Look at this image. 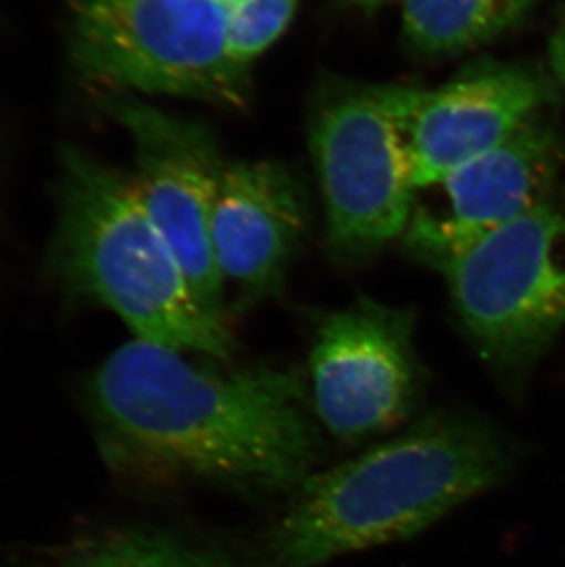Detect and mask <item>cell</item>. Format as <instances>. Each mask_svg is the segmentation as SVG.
Instances as JSON below:
<instances>
[{"instance_id":"1","label":"cell","mask_w":565,"mask_h":567,"mask_svg":"<svg viewBox=\"0 0 565 567\" xmlns=\"http://www.w3.org/2000/svg\"><path fill=\"white\" fill-rule=\"evenodd\" d=\"M86 401L109 454L129 468L263 493L298 491L323 450L296 371H223L133 340L94 371Z\"/></svg>"},{"instance_id":"2","label":"cell","mask_w":565,"mask_h":567,"mask_svg":"<svg viewBox=\"0 0 565 567\" xmlns=\"http://www.w3.org/2000/svg\"><path fill=\"white\" fill-rule=\"evenodd\" d=\"M505 444L480 419L428 415L332 471L312 474L263 542L259 567H318L400 540L507 474Z\"/></svg>"},{"instance_id":"3","label":"cell","mask_w":565,"mask_h":567,"mask_svg":"<svg viewBox=\"0 0 565 567\" xmlns=\"http://www.w3.org/2000/svg\"><path fill=\"white\" fill-rule=\"evenodd\" d=\"M59 250L69 278L116 312L136 340L232 359L225 318L198 300L133 175L70 151Z\"/></svg>"},{"instance_id":"4","label":"cell","mask_w":565,"mask_h":567,"mask_svg":"<svg viewBox=\"0 0 565 567\" xmlns=\"http://www.w3.org/2000/svg\"><path fill=\"white\" fill-rule=\"evenodd\" d=\"M70 47L83 74L147 94L243 105L248 69L228 43L226 0H72Z\"/></svg>"},{"instance_id":"5","label":"cell","mask_w":565,"mask_h":567,"mask_svg":"<svg viewBox=\"0 0 565 567\" xmlns=\"http://www.w3.org/2000/svg\"><path fill=\"white\" fill-rule=\"evenodd\" d=\"M441 272L481 359L520 388L565 327V212L540 204Z\"/></svg>"},{"instance_id":"6","label":"cell","mask_w":565,"mask_h":567,"mask_svg":"<svg viewBox=\"0 0 565 567\" xmlns=\"http://www.w3.org/2000/svg\"><path fill=\"white\" fill-rule=\"evenodd\" d=\"M309 138L332 250L366 257L404 237L417 188L380 86H329L310 114Z\"/></svg>"},{"instance_id":"7","label":"cell","mask_w":565,"mask_h":567,"mask_svg":"<svg viewBox=\"0 0 565 567\" xmlns=\"http://www.w3.org/2000/svg\"><path fill=\"white\" fill-rule=\"evenodd\" d=\"M417 192L485 155L555 102L549 74L527 63H483L438 89L380 86Z\"/></svg>"},{"instance_id":"8","label":"cell","mask_w":565,"mask_h":567,"mask_svg":"<svg viewBox=\"0 0 565 567\" xmlns=\"http://www.w3.org/2000/svg\"><path fill=\"white\" fill-rule=\"evenodd\" d=\"M413 327V311L373 300L321 321L310 351V401L335 437L382 434L415 408L421 377Z\"/></svg>"},{"instance_id":"9","label":"cell","mask_w":565,"mask_h":567,"mask_svg":"<svg viewBox=\"0 0 565 567\" xmlns=\"http://www.w3.org/2000/svg\"><path fill=\"white\" fill-rule=\"evenodd\" d=\"M564 161L561 133L544 114L449 177L417 192L405 247L443 270L512 220L549 200Z\"/></svg>"},{"instance_id":"10","label":"cell","mask_w":565,"mask_h":567,"mask_svg":"<svg viewBox=\"0 0 565 567\" xmlns=\"http://www.w3.org/2000/svg\"><path fill=\"white\" fill-rule=\"evenodd\" d=\"M116 116L133 142L134 183L145 208L181 259L198 300L225 318V281L212 245V215L228 162L204 125L142 102Z\"/></svg>"},{"instance_id":"11","label":"cell","mask_w":565,"mask_h":567,"mask_svg":"<svg viewBox=\"0 0 565 567\" xmlns=\"http://www.w3.org/2000/svg\"><path fill=\"white\" fill-rule=\"evenodd\" d=\"M309 220L298 177L274 161L228 162L212 215V245L223 281L240 292H273Z\"/></svg>"},{"instance_id":"12","label":"cell","mask_w":565,"mask_h":567,"mask_svg":"<svg viewBox=\"0 0 565 567\" xmlns=\"http://www.w3.org/2000/svg\"><path fill=\"white\" fill-rule=\"evenodd\" d=\"M405 43L424 55L480 49L516 28L538 0H402Z\"/></svg>"},{"instance_id":"13","label":"cell","mask_w":565,"mask_h":567,"mask_svg":"<svg viewBox=\"0 0 565 567\" xmlns=\"http://www.w3.org/2000/svg\"><path fill=\"white\" fill-rule=\"evenodd\" d=\"M299 0H226L229 52L248 69L290 27Z\"/></svg>"},{"instance_id":"14","label":"cell","mask_w":565,"mask_h":567,"mask_svg":"<svg viewBox=\"0 0 565 567\" xmlns=\"http://www.w3.org/2000/svg\"><path fill=\"white\" fill-rule=\"evenodd\" d=\"M80 567H226L201 547L164 535L123 536L97 549Z\"/></svg>"},{"instance_id":"15","label":"cell","mask_w":565,"mask_h":567,"mask_svg":"<svg viewBox=\"0 0 565 567\" xmlns=\"http://www.w3.org/2000/svg\"><path fill=\"white\" fill-rule=\"evenodd\" d=\"M352 2L363 6V8H377V6L386 4V2H391V0H352Z\"/></svg>"}]
</instances>
